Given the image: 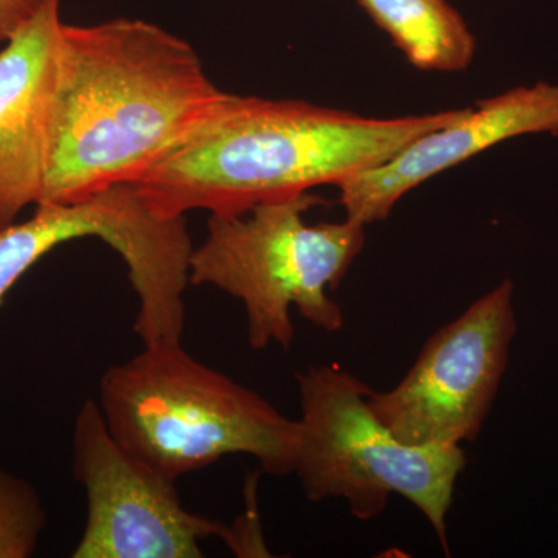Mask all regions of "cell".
I'll return each instance as SVG.
<instances>
[{
	"label": "cell",
	"mask_w": 558,
	"mask_h": 558,
	"mask_svg": "<svg viewBox=\"0 0 558 558\" xmlns=\"http://www.w3.org/2000/svg\"><path fill=\"white\" fill-rule=\"evenodd\" d=\"M229 97L190 43L153 22L62 25L43 202L132 183Z\"/></svg>",
	"instance_id": "obj_1"
},
{
	"label": "cell",
	"mask_w": 558,
	"mask_h": 558,
	"mask_svg": "<svg viewBox=\"0 0 558 558\" xmlns=\"http://www.w3.org/2000/svg\"><path fill=\"white\" fill-rule=\"evenodd\" d=\"M468 109V108H465ZM465 109L376 119L306 101L229 94L189 137L131 183L157 215H245L264 202L337 189Z\"/></svg>",
	"instance_id": "obj_2"
},
{
	"label": "cell",
	"mask_w": 558,
	"mask_h": 558,
	"mask_svg": "<svg viewBox=\"0 0 558 558\" xmlns=\"http://www.w3.org/2000/svg\"><path fill=\"white\" fill-rule=\"evenodd\" d=\"M97 402L120 446L167 478L178 481L229 454H250L278 478L295 472L299 421L204 365L182 343L145 344L110 366Z\"/></svg>",
	"instance_id": "obj_3"
},
{
	"label": "cell",
	"mask_w": 558,
	"mask_h": 558,
	"mask_svg": "<svg viewBox=\"0 0 558 558\" xmlns=\"http://www.w3.org/2000/svg\"><path fill=\"white\" fill-rule=\"evenodd\" d=\"M317 194L264 202L240 216L209 215L207 236L190 256V284L213 286L241 301L247 341L260 351H289L295 337L290 310L315 328L337 332L344 318L329 296L365 245L357 220L311 226L304 213Z\"/></svg>",
	"instance_id": "obj_4"
},
{
	"label": "cell",
	"mask_w": 558,
	"mask_h": 558,
	"mask_svg": "<svg viewBox=\"0 0 558 558\" xmlns=\"http://www.w3.org/2000/svg\"><path fill=\"white\" fill-rule=\"evenodd\" d=\"M301 417L295 472L312 502L341 498L355 519H377L398 494L421 510L450 556L447 515L468 464L461 446H411L368 403L371 388L337 365L296 374Z\"/></svg>",
	"instance_id": "obj_5"
},
{
	"label": "cell",
	"mask_w": 558,
	"mask_h": 558,
	"mask_svg": "<svg viewBox=\"0 0 558 558\" xmlns=\"http://www.w3.org/2000/svg\"><path fill=\"white\" fill-rule=\"evenodd\" d=\"M98 238L124 259L138 296L134 330L143 344L180 343L193 252L185 218H163L131 183L70 204L43 202L24 222L0 229V304L51 250Z\"/></svg>",
	"instance_id": "obj_6"
},
{
	"label": "cell",
	"mask_w": 558,
	"mask_h": 558,
	"mask_svg": "<svg viewBox=\"0 0 558 558\" xmlns=\"http://www.w3.org/2000/svg\"><path fill=\"white\" fill-rule=\"evenodd\" d=\"M515 336L513 284L505 279L442 326L395 388L371 389V410L411 446L475 442L497 398Z\"/></svg>",
	"instance_id": "obj_7"
},
{
	"label": "cell",
	"mask_w": 558,
	"mask_h": 558,
	"mask_svg": "<svg viewBox=\"0 0 558 558\" xmlns=\"http://www.w3.org/2000/svg\"><path fill=\"white\" fill-rule=\"evenodd\" d=\"M72 472L87 501L73 558H201L202 543L211 537L236 548L229 526L191 512L174 480L120 446L94 399L81 405L73 425Z\"/></svg>",
	"instance_id": "obj_8"
},
{
	"label": "cell",
	"mask_w": 558,
	"mask_h": 558,
	"mask_svg": "<svg viewBox=\"0 0 558 558\" xmlns=\"http://www.w3.org/2000/svg\"><path fill=\"white\" fill-rule=\"evenodd\" d=\"M558 134V84L517 87L468 108L453 123L429 131L395 157L339 186L347 218L379 222L410 191L506 140Z\"/></svg>",
	"instance_id": "obj_9"
},
{
	"label": "cell",
	"mask_w": 558,
	"mask_h": 558,
	"mask_svg": "<svg viewBox=\"0 0 558 558\" xmlns=\"http://www.w3.org/2000/svg\"><path fill=\"white\" fill-rule=\"evenodd\" d=\"M62 25L61 0H44L0 51V229L43 201Z\"/></svg>",
	"instance_id": "obj_10"
},
{
	"label": "cell",
	"mask_w": 558,
	"mask_h": 558,
	"mask_svg": "<svg viewBox=\"0 0 558 558\" xmlns=\"http://www.w3.org/2000/svg\"><path fill=\"white\" fill-rule=\"evenodd\" d=\"M359 5L418 70L461 72L475 57V36L447 0H359Z\"/></svg>",
	"instance_id": "obj_11"
},
{
	"label": "cell",
	"mask_w": 558,
	"mask_h": 558,
	"mask_svg": "<svg viewBox=\"0 0 558 558\" xmlns=\"http://www.w3.org/2000/svg\"><path fill=\"white\" fill-rule=\"evenodd\" d=\"M47 512L38 490L0 469V558H28L38 549Z\"/></svg>",
	"instance_id": "obj_12"
},
{
	"label": "cell",
	"mask_w": 558,
	"mask_h": 558,
	"mask_svg": "<svg viewBox=\"0 0 558 558\" xmlns=\"http://www.w3.org/2000/svg\"><path fill=\"white\" fill-rule=\"evenodd\" d=\"M43 3L44 0H0V43L27 24Z\"/></svg>",
	"instance_id": "obj_13"
}]
</instances>
